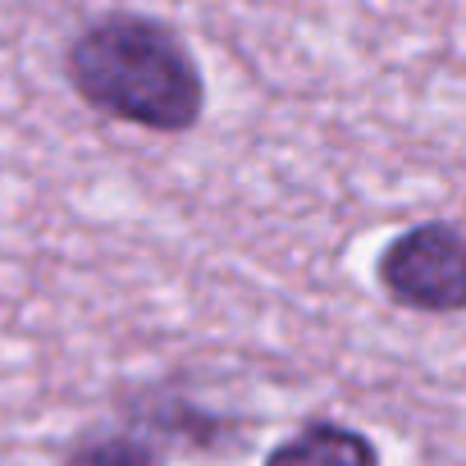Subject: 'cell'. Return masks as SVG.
<instances>
[{"instance_id": "3957f363", "label": "cell", "mask_w": 466, "mask_h": 466, "mask_svg": "<svg viewBox=\"0 0 466 466\" xmlns=\"http://www.w3.org/2000/svg\"><path fill=\"white\" fill-rule=\"evenodd\" d=\"M261 466H380V448L339 420H311L293 439L275 443Z\"/></svg>"}, {"instance_id": "7a4b0ae2", "label": "cell", "mask_w": 466, "mask_h": 466, "mask_svg": "<svg viewBox=\"0 0 466 466\" xmlns=\"http://www.w3.org/2000/svg\"><path fill=\"white\" fill-rule=\"evenodd\" d=\"M384 298L416 316L466 311V228L448 219L411 224L384 243L375 261Z\"/></svg>"}, {"instance_id": "6da1fadb", "label": "cell", "mask_w": 466, "mask_h": 466, "mask_svg": "<svg viewBox=\"0 0 466 466\" xmlns=\"http://www.w3.org/2000/svg\"><path fill=\"white\" fill-rule=\"evenodd\" d=\"M74 96L147 133H187L206 110V78L187 42L147 15H106L87 24L65 51Z\"/></svg>"}, {"instance_id": "277c9868", "label": "cell", "mask_w": 466, "mask_h": 466, "mask_svg": "<svg viewBox=\"0 0 466 466\" xmlns=\"http://www.w3.org/2000/svg\"><path fill=\"white\" fill-rule=\"evenodd\" d=\"M65 466H160V457L137 434H101V439L78 443L65 457Z\"/></svg>"}]
</instances>
